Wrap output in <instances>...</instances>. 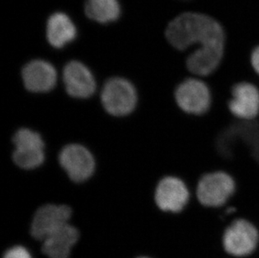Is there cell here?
I'll return each mask as SVG.
<instances>
[{
  "label": "cell",
  "instance_id": "2",
  "mask_svg": "<svg viewBox=\"0 0 259 258\" xmlns=\"http://www.w3.org/2000/svg\"><path fill=\"white\" fill-rule=\"evenodd\" d=\"M137 93L132 83L124 78H111L102 91V103L109 114L121 117L130 114L137 104Z\"/></svg>",
  "mask_w": 259,
  "mask_h": 258
},
{
  "label": "cell",
  "instance_id": "3",
  "mask_svg": "<svg viewBox=\"0 0 259 258\" xmlns=\"http://www.w3.org/2000/svg\"><path fill=\"white\" fill-rule=\"evenodd\" d=\"M236 185L232 176L223 171L206 174L199 181L196 195L201 205L220 207L234 194Z\"/></svg>",
  "mask_w": 259,
  "mask_h": 258
},
{
  "label": "cell",
  "instance_id": "16",
  "mask_svg": "<svg viewBox=\"0 0 259 258\" xmlns=\"http://www.w3.org/2000/svg\"><path fill=\"white\" fill-rule=\"evenodd\" d=\"M3 258H32V256L24 246H15L8 249Z\"/></svg>",
  "mask_w": 259,
  "mask_h": 258
},
{
  "label": "cell",
  "instance_id": "17",
  "mask_svg": "<svg viewBox=\"0 0 259 258\" xmlns=\"http://www.w3.org/2000/svg\"><path fill=\"white\" fill-rule=\"evenodd\" d=\"M251 62H252V66L255 71L259 75V47L252 52Z\"/></svg>",
  "mask_w": 259,
  "mask_h": 258
},
{
  "label": "cell",
  "instance_id": "13",
  "mask_svg": "<svg viewBox=\"0 0 259 258\" xmlns=\"http://www.w3.org/2000/svg\"><path fill=\"white\" fill-rule=\"evenodd\" d=\"M78 239L77 229L71 225H66L42 241V251L49 258H69Z\"/></svg>",
  "mask_w": 259,
  "mask_h": 258
},
{
  "label": "cell",
  "instance_id": "18",
  "mask_svg": "<svg viewBox=\"0 0 259 258\" xmlns=\"http://www.w3.org/2000/svg\"><path fill=\"white\" fill-rule=\"evenodd\" d=\"M138 258H149V257H147V256H140V257H138Z\"/></svg>",
  "mask_w": 259,
  "mask_h": 258
},
{
  "label": "cell",
  "instance_id": "1",
  "mask_svg": "<svg viewBox=\"0 0 259 258\" xmlns=\"http://www.w3.org/2000/svg\"><path fill=\"white\" fill-rule=\"evenodd\" d=\"M168 41L176 49L184 51L199 45L196 51L223 56L225 34L213 18L198 13H184L172 20L165 31Z\"/></svg>",
  "mask_w": 259,
  "mask_h": 258
},
{
  "label": "cell",
  "instance_id": "11",
  "mask_svg": "<svg viewBox=\"0 0 259 258\" xmlns=\"http://www.w3.org/2000/svg\"><path fill=\"white\" fill-rule=\"evenodd\" d=\"M229 110L235 117L250 121L259 114V90L249 82H240L232 88Z\"/></svg>",
  "mask_w": 259,
  "mask_h": 258
},
{
  "label": "cell",
  "instance_id": "4",
  "mask_svg": "<svg viewBox=\"0 0 259 258\" xmlns=\"http://www.w3.org/2000/svg\"><path fill=\"white\" fill-rule=\"evenodd\" d=\"M13 141L15 145L13 159L19 167L32 169L41 165L45 160V144L38 133L30 129H20Z\"/></svg>",
  "mask_w": 259,
  "mask_h": 258
},
{
  "label": "cell",
  "instance_id": "8",
  "mask_svg": "<svg viewBox=\"0 0 259 258\" xmlns=\"http://www.w3.org/2000/svg\"><path fill=\"white\" fill-rule=\"evenodd\" d=\"M72 210L66 205H46L34 214L30 227L31 236L43 241L47 236L69 224Z\"/></svg>",
  "mask_w": 259,
  "mask_h": 258
},
{
  "label": "cell",
  "instance_id": "14",
  "mask_svg": "<svg viewBox=\"0 0 259 258\" xmlns=\"http://www.w3.org/2000/svg\"><path fill=\"white\" fill-rule=\"evenodd\" d=\"M47 36L52 47L61 49L75 39L76 28L68 15L55 13L47 22Z\"/></svg>",
  "mask_w": 259,
  "mask_h": 258
},
{
  "label": "cell",
  "instance_id": "6",
  "mask_svg": "<svg viewBox=\"0 0 259 258\" xmlns=\"http://www.w3.org/2000/svg\"><path fill=\"white\" fill-rule=\"evenodd\" d=\"M176 100L184 112L201 115L209 109L211 96L204 81L196 78H190L179 85L176 91Z\"/></svg>",
  "mask_w": 259,
  "mask_h": 258
},
{
  "label": "cell",
  "instance_id": "9",
  "mask_svg": "<svg viewBox=\"0 0 259 258\" xmlns=\"http://www.w3.org/2000/svg\"><path fill=\"white\" fill-rule=\"evenodd\" d=\"M190 193L183 181L176 177H165L161 180L155 191V202L159 209L177 213L188 203Z\"/></svg>",
  "mask_w": 259,
  "mask_h": 258
},
{
  "label": "cell",
  "instance_id": "12",
  "mask_svg": "<svg viewBox=\"0 0 259 258\" xmlns=\"http://www.w3.org/2000/svg\"><path fill=\"white\" fill-rule=\"evenodd\" d=\"M25 87L32 93H47L55 88L57 72L52 64L43 60H34L23 68Z\"/></svg>",
  "mask_w": 259,
  "mask_h": 258
},
{
  "label": "cell",
  "instance_id": "10",
  "mask_svg": "<svg viewBox=\"0 0 259 258\" xmlns=\"http://www.w3.org/2000/svg\"><path fill=\"white\" fill-rule=\"evenodd\" d=\"M63 81L66 92L73 98H88L95 93V78L88 66L80 61L66 64L63 70Z\"/></svg>",
  "mask_w": 259,
  "mask_h": 258
},
{
  "label": "cell",
  "instance_id": "15",
  "mask_svg": "<svg viewBox=\"0 0 259 258\" xmlns=\"http://www.w3.org/2000/svg\"><path fill=\"white\" fill-rule=\"evenodd\" d=\"M85 12L91 20L108 24L119 18L121 6L118 0H87Z\"/></svg>",
  "mask_w": 259,
  "mask_h": 258
},
{
  "label": "cell",
  "instance_id": "7",
  "mask_svg": "<svg viewBox=\"0 0 259 258\" xmlns=\"http://www.w3.org/2000/svg\"><path fill=\"white\" fill-rule=\"evenodd\" d=\"M61 167L74 182H83L93 176L95 160L93 154L80 144H69L59 156Z\"/></svg>",
  "mask_w": 259,
  "mask_h": 258
},
{
  "label": "cell",
  "instance_id": "5",
  "mask_svg": "<svg viewBox=\"0 0 259 258\" xmlns=\"http://www.w3.org/2000/svg\"><path fill=\"white\" fill-rule=\"evenodd\" d=\"M257 228L247 220L232 222L223 235V246L228 254L234 256H246L255 251L258 244Z\"/></svg>",
  "mask_w": 259,
  "mask_h": 258
}]
</instances>
